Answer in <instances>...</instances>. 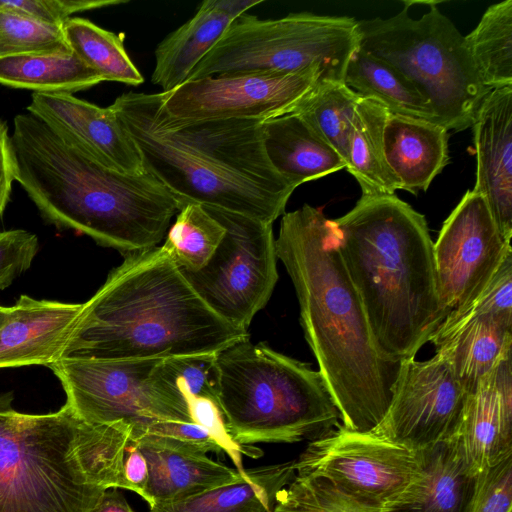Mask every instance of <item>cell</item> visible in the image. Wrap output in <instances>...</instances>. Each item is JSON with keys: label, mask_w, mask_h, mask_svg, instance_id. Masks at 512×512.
Listing matches in <instances>:
<instances>
[{"label": "cell", "mask_w": 512, "mask_h": 512, "mask_svg": "<svg viewBox=\"0 0 512 512\" xmlns=\"http://www.w3.org/2000/svg\"><path fill=\"white\" fill-rule=\"evenodd\" d=\"M275 244L295 288L305 339L341 424L371 432L389 408L402 362L387 360L377 350L332 220L304 204L282 215Z\"/></svg>", "instance_id": "6da1fadb"}, {"label": "cell", "mask_w": 512, "mask_h": 512, "mask_svg": "<svg viewBox=\"0 0 512 512\" xmlns=\"http://www.w3.org/2000/svg\"><path fill=\"white\" fill-rule=\"evenodd\" d=\"M134 140L143 166L176 198L273 222L296 188L271 165L258 119L179 123L161 93L127 92L110 105Z\"/></svg>", "instance_id": "7a4b0ae2"}, {"label": "cell", "mask_w": 512, "mask_h": 512, "mask_svg": "<svg viewBox=\"0 0 512 512\" xmlns=\"http://www.w3.org/2000/svg\"><path fill=\"white\" fill-rule=\"evenodd\" d=\"M15 181L43 219L126 254L162 241L180 210L169 189L147 169H109L66 143L30 113L18 114L10 135Z\"/></svg>", "instance_id": "3957f363"}, {"label": "cell", "mask_w": 512, "mask_h": 512, "mask_svg": "<svg viewBox=\"0 0 512 512\" xmlns=\"http://www.w3.org/2000/svg\"><path fill=\"white\" fill-rule=\"evenodd\" d=\"M249 338L217 316L162 246L125 255L82 305L61 358L164 359L216 354Z\"/></svg>", "instance_id": "277c9868"}, {"label": "cell", "mask_w": 512, "mask_h": 512, "mask_svg": "<svg viewBox=\"0 0 512 512\" xmlns=\"http://www.w3.org/2000/svg\"><path fill=\"white\" fill-rule=\"evenodd\" d=\"M332 222L378 352L396 363L415 357L447 316L425 216L395 194L376 195Z\"/></svg>", "instance_id": "5b68a950"}, {"label": "cell", "mask_w": 512, "mask_h": 512, "mask_svg": "<svg viewBox=\"0 0 512 512\" xmlns=\"http://www.w3.org/2000/svg\"><path fill=\"white\" fill-rule=\"evenodd\" d=\"M13 399L0 394V512H91L107 489L134 492L125 476L130 423H87L66 403L21 413Z\"/></svg>", "instance_id": "8992f818"}, {"label": "cell", "mask_w": 512, "mask_h": 512, "mask_svg": "<svg viewBox=\"0 0 512 512\" xmlns=\"http://www.w3.org/2000/svg\"><path fill=\"white\" fill-rule=\"evenodd\" d=\"M216 398L244 448L315 439L341 423L319 371L249 338L215 354Z\"/></svg>", "instance_id": "52a82bcc"}, {"label": "cell", "mask_w": 512, "mask_h": 512, "mask_svg": "<svg viewBox=\"0 0 512 512\" xmlns=\"http://www.w3.org/2000/svg\"><path fill=\"white\" fill-rule=\"evenodd\" d=\"M419 19L408 6L389 18L357 21L359 47L391 64L424 96L434 122L447 130L472 126L487 88L468 51L465 36L436 6Z\"/></svg>", "instance_id": "ba28073f"}, {"label": "cell", "mask_w": 512, "mask_h": 512, "mask_svg": "<svg viewBox=\"0 0 512 512\" xmlns=\"http://www.w3.org/2000/svg\"><path fill=\"white\" fill-rule=\"evenodd\" d=\"M358 47V24L352 17L297 12L279 19H260L243 13L186 81L230 73H293L318 68L325 81L344 82L347 64Z\"/></svg>", "instance_id": "9c48e42d"}, {"label": "cell", "mask_w": 512, "mask_h": 512, "mask_svg": "<svg viewBox=\"0 0 512 512\" xmlns=\"http://www.w3.org/2000/svg\"><path fill=\"white\" fill-rule=\"evenodd\" d=\"M225 234L197 271L180 270L200 299L221 319L246 330L268 303L278 280L272 224L204 206Z\"/></svg>", "instance_id": "30bf717a"}, {"label": "cell", "mask_w": 512, "mask_h": 512, "mask_svg": "<svg viewBox=\"0 0 512 512\" xmlns=\"http://www.w3.org/2000/svg\"><path fill=\"white\" fill-rule=\"evenodd\" d=\"M323 72H244L185 81L161 93V109L171 120L193 123L225 119L261 121L292 113L319 82Z\"/></svg>", "instance_id": "8fae6325"}, {"label": "cell", "mask_w": 512, "mask_h": 512, "mask_svg": "<svg viewBox=\"0 0 512 512\" xmlns=\"http://www.w3.org/2000/svg\"><path fill=\"white\" fill-rule=\"evenodd\" d=\"M294 468L297 475L325 479L347 495L382 508L417 474L419 460L416 451L340 423L313 439L294 460Z\"/></svg>", "instance_id": "7c38bea8"}, {"label": "cell", "mask_w": 512, "mask_h": 512, "mask_svg": "<svg viewBox=\"0 0 512 512\" xmlns=\"http://www.w3.org/2000/svg\"><path fill=\"white\" fill-rule=\"evenodd\" d=\"M161 359L61 358L48 367L59 379L66 404L87 423H130L137 430L172 418L156 396L150 375Z\"/></svg>", "instance_id": "4fadbf2b"}, {"label": "cell", "mask_w": 512, "mask_h": 512, "mask_svg": "<svg viewBox=\"0 0 512 512\" xmlns=\"http://www.w3.org/2000/svg\"><path fill=\"white\" fill-rule=\"evenodd\" d=\"M468 392L439 354L429 360L402 361L392 401L371 433L419 451L451 440Z\"/></svg>", "instance_id": "5bb4252c"}, {"label": "cell", "mask_w": 512, "mask_h": 512, "mask_svg": "<svg viewBox=\"0 0 512 512\" xmlns=\"http://www.w3.org/2000/svg\"><path fill=\"white\" fill-rule=\"evenodd\" d=\"M510 250L484 198L468 190L433 242L437 290L447 315L477 297Z\"/></svg>", "instance_id": "9a60e30c"}, {"label": "cell", "mask_w": 512, "mask_h": 512, "mask_svg": "<svg viewBox=\"0 0 512 512\" xmlns=\"http://www.w3.org/2000/svg\"><path fill=\"white\" fill-rule=\"evenodd\" d=\"M27 111L99 164L130 175L145 171L134 140L110 106L70 93H32Z\"/></svg>", "instance_id": "2e32d148"}, {"label": "cell", "mask_w": 512, "mask_h": 512, "mask_svg": "<svg viewBox=\"0 0 512 512\" xmlns=\"http://www.w3.org/2000/svg\"><path fill=\"white\" fill-rule=\"evenodd\" d=\"M452 439L476 474L512 454V347L468 393Z\"/></svg>", "instance_id": "e0dca14e"}, {"label": "cell", "mask_w": 512, "mask_h": 512, "mask_svg": "<svg viewBox=\"0 0 512 512\" xmlns=\"http://www.w3.org/2000/svg\"><path fill=\"white\" fill-rule=\"evenodd\" d=\"M477 157L476 184L507 242L512 237V85L492 89L471 126Z\"/></svg>", "instance_id": "ac0fdd59"}, {"label": "cell", "mask_w": 512, "mask_h": 512, "mask_svg": "<svg viewBox=\"0 0 512 512\" xmlns=\"http://www.w3.org/2000/svg\"><path fill=\"white\" fill-rule=\"evenodd\" d=\"M82 305L21 295L0 327V368L61 359Z\"/></svg>", "instance_id": "d6986e66"}, {"label": "cell", "mask_w": 512, "mask_h": 512, "mask_svg": "<svg viewBox=\"0 0 512 512\" xmlns=\"http://www.w3.org/2000/svg\"><path fill=\"white\" fill-rule=\"evenodd\" d=\"M417 452L419 469L382 512H470L478 474L463 460L453 439Z\"/></svg>", "instance_id": "ffe728a7"}, {"label": "cell", "mask_w": 512, "mask_h": 512, "mask_svg": "<svg viewBox=\"0 0 512 512\" xmlns=\"http://www.w3.org/2000/svg\"><path fill=\"white\" fill-rule=\"evenodd\" d=\"M263 0H205L194 16L168 34L155 49L153 84L168 92L189 73L219 40L229 25Z\"/></svg>", "instance_id": "44dd1931"}, {"label": "cell", "mask_w": 512, "mask_h": 512, "mask_svg": "<svg viewBox=\"0 0 512 512\" xmlns=\"http://www.w3.org/2000/svg\"><path fill=\"white\" fill-rule=\"evenodd\" d=\"M131 441L136 443L147 461L148 494L153 505L233 483L246 471L240 473L166 437L145 434Z\"/></svg>", "instance_id": "7402d4cb"}, {"label": "cell", "mask_w": 512, "mask_h": 512, "mask_svg": "<svg viewBox=\"0 0 512 512\" xmlns=\"http://www.w3.org/2000/svg\"><path fill=\"white\" fill-rule=\"evenodd\" d=\"M386 161L402 190L426 191L448 164V130L437 123L388 113L384 132Z\"/></svg>", "instance_id": "603a6c76"}, {"label": "cell", "mask_w": 512, "mask_h": 512, "mask_svg": "<svg viewBox=\"0 0 512 512\" xmlns=\"http://www.w3.org/2000/svg\"><path fill=\"white\" fill-rule=\"evenodd\" d=\"M429 342L470 393L512 347V324L488 315L441 323Z\"/></svg>", "instance_id": "cb8c5ba5"}, {"label": "cell", "mask_w": 512, "mask_h": 512, "mask_svg": "<svg viewBox=\"0 0 512 512\" xmlns=\"http://www.w3.org/2000/svg\"><path fill=\"white\" fill-rule=\"evenodd\" d=\"M266 155L294 188L341 169L346 163L300 115L288 113L262 122Z\"/></svg>", "instance_id": "d4e9b609"}, {"label": "cell", "mask_w": 512, "mask_h": 512, "mask_svg": "<svg viewBox=\"0 0 512 512\" xmlns=\"http://www.w3.org/2000/svg\"><path fill=\"white\" fill-rule=\"evenodd\" d=\"M295 475L294 460L246 469L233 483L156 503L149 512H272L277 494Z\"/></svg>", "instance_id": "484cf974"}, {"label": "cell", "mask_w": 512, "mask_h": 512, "mask_svg": "<svg viewBox=\"0 0 512 512\" xmlns=\"http://www.w3.org/2000/svg\"><path fill=\"white\" fill-rule=\"evenodd\" d=\"M389 111L380 103L361 98L349 136L346 170L359 183L362 196L393 195L400 182L389 167L383 132Z\"/></svg>", "instance_id": "4316f807"}, {"label": "cell", "mask_w": 512, "mask_h": 512, "mask_svg": "<svg viewBox=\"0 0 512 512\" xmlns=\"http://www.w3.org/2000/svg\"><path fill=\"white\" fill-rule=\"evenodd\" d=\"M103 79L72 51L0 56V84L33 93H70Z\"/></svg>", "instance_id": "83f0119b"}, {"label": "cell", "mask_w": 512, "mask_h": 512, "mask_svg": "<svg viewBox=\"0 0 512 512\" xmlns=\"http://www.w3.org/2000/svg\"><path fill=\"white\" fill-rule=\"evenodd\" d=\"M343 81L361 98L380 103L390 113L434 122L433 109L416 86L391 64L360 47L351 56Z\"/></svg>", "instance_id": "f1b7e54d"}, {"label": "cell", "mask_w": 512, "mask_h": 512, "mask_svg": "<svg viewBox=\"0 0 512 512\" xmlns=\"http://www.w3.org/2000/svg\"><path fill=\"white\" fill-rule=\"evenodd\" d=\"M62 28L71 51L103 81L131 86L144 82L143 75L125 49L122 34H115L80 17H71Z\"/></svg>", "instance_id": "f546056e"}, {"label": "cell", "mask_w": 512, "mask_h": 512, "mask_svg": "<svg viewBox=\"0 0 512 512\" xmlns=\"http://www.w3.org/2000/svg\"><path fill=\"white\" fill-rule=\"evenodd\" d=\"M465 41L487 88L512 85V0L488 7Z\"/></svg>", "instance_id": "4dcf8cb0"}, {"label": "cell", "mask_w": 512, "mask_h": 512, "mask_svg": "<svg viewBox=\"0 0 512 512\" xmlns=\"http://www.w3.org/2000/svg\"><path fill=\"white\" fill-rule=\"evenodd\" d=\"M360 100L344 82L321 81L292 113L300 115L346 163L352 121Z\"/></svg>", "instance_id": "1f68e13d"}, {"label": "cell", "mask_w": 512, "mask_h": 512, "mask_svg": "<svg viewBox=\"0 0 512 512\" xmlns=\"http://www.w3.org/2000/svg\"><path fill=\"white\" fill-rule=\"evenodd\" d=\"M225 228L201 204L184 205L162 245L180 270L197 271L213 255Z\"/></svg>", "instance_id": "d6a6232c"}, {"label": "cell", "mask_w": 512, "mask_h": 512, "mask_svg": "<svg viewBox=\"0 0 512 512\" xmlns=\"http://www.w3.org/2000/svg\"><path fill=\"white\" fill-rule=\"evenodd\" d=\"M272 512H382L338 490L327 480L295 475L276 496Z\"/></svg>", "instance_id": "836d02e7"}, {"label": "cell", "mask_w": 512, "mask_h": 512, "mask_svg": "<svg viewBox=\"0 0 512 512\" xmlns=\"http://www.w3.org/2000/svg\"><path fill=\"white\" fill-rule=\"evenodd\" d=\"M69 51L62 26L0 8V56Z\"/></svg>", "instance_id": "e575fe53"}, {"label": "cell", "mask_w": 512, "mask_h": 512, "mask_svg": "<svg viewBox=\"0 0 512 512\" xmlns=\"http://www.w3.org/2000/svg\"><path fill=\"white\" fill-rule=\"evenodd\" d=\"M484 315L512 324V250L504 256L477 297L466 306L450 311L442 323Z\"/></svg>", "instance_id": "d590c367"}, {"label": "cell", "mask_w": 512, "mask_h": 512, "mask_svg": "<svg viewBox=\"0 0 512 512\" xmlns=\"http://www.w3.org/2000/svg\"><path fill=\"white\" fill-rule=\"evenodd\" d=\"M512 454L478 474L470 512H512Z\"/></svg>", "instance_id": "8d00e7d4"}, {"label": "cell", "mask_w": 512, "mask_h": 512, "mask_svg": "<svg viewBox=\"0 0 512 512\" xmlns=\"http://www.w3.org/2000/svg\"><path fill=\"white\" fill-rule=\"evenodd\" d=\"M126 0H0V8L62 26L73 14L121 5Z\"/></svg>", "instance_id": "74e56055"}, {"label": "cell", "mask_w": 512, "mask_h": 512, "mask_svg": "<svg viewBox=\"0 0 512 512\" xmlns=\"http://www.w3.org/2000/svg\"><path fill=\"white\" fill-rule=\"evenodd\" d=\"M189 411L193 422L209 433L223 452L229 456L238 472L242 473L246 470L243 466L242 454L249 457L260 455L258 450L241 447L233 441L227 431L223 415L215 398L195 397L189 401Z\"/></svg>", "instance_id": "f35d334b"}, {"label": "cell", "mask_w": 512, "mask_h": 512, "mask_svg": "<svg viewBox=\"0 0 512 512\" xmlns=\"http://www.w3.org/2000/svg\"><path fill=\"white\" fill-rule=\"evenodd\" d=\"M39 249L35 234L23 229L0 232V290L29 269Z\"/></svg>", "instance_id": "ab89813d"}, {"label": "cell", "mask_w": 512, "mask_h": 512, "mask_svg": "<svg viewBox=\"0 0 512 512\" xmlns=\"http://www.w3.org/2000/svg\"><path fill=\"white\" fill-rule=\"evenodd\" d=\"M145 434L169 438L184 448L203 454L223 452L209 433L194 422L153 420L140 429L132 430L131 439Z\"/></svg>", "instance_id": "60d3db41"}, {"label": "cell", "mask_w": 512, "mask_h": 512, "mask_svg": "<svg viewBox=\"0 0 512 512\" xmlns=\"http://www.w3.org/2000/svg\"><path fill=\"white\" fill-rule=\"evenodd\" d=\"M125 476L133 487L134 492L141 496L151 507L153 502L148 494V464L144 455L133 441H130L126 448Z\"/></svg>", "instance_id": "b9f144b4"}, {"label": "cell", "mask_w": 512, "mask_h": 512, "mask_svg": "<svg viewBox=\"0 0 512 512\" xmlns=\"http://www.w3.org/2000/svg\"><path fill=\"white\" fill-rule=\"evenodd\" d=\"M14 181L10 135L6 125L0 120V219L10 200Z\"/></svg>", "instance_id": "7bdbcfd3"}, {"label": "cell", "mask_w": 512, "mask_h": 512, "mask_svg": "<svg viewBox=\"0 0 512 512\" xmlns=\"http://www.w3.org/2000/svg\"><path fill=\"white\" fill-rule=\"evenodd\" d=\"M91 512H134L117 488L105 490Z\"/></svg>", "instance_id": "ee69618b"}, {"label": "cell", "mask_w": 512, "mask_h": 512, "mask_svg": "<svg viewBox=\"0 0 512 512\" xmlns=\"http://www.w3.org/2000/svg\"><path fill=\"white\" fill-rule=\"evenodd\" d=\"M10 307H4L0 305V327L5 323L9 316Z\"/></svg>", "instance_id": "f6af8a7d"}]
</instances>
